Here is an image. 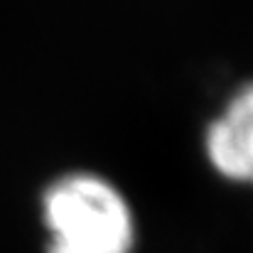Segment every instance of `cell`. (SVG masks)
<instances>
[{
	"mask_svg": "<svg viewBox=\"0 0 253 253\" xmlns=\"http://www.w3.org/2000/svg\"><path fill=\"white\" fill-rule=\"evenodd\" d=\"M49 231L47 253H130L133 214L106 179L74 172L57 179L42 199Z\"/></svg>",
	"mask_w": 253,
	"mask_h": 253,
	"instance_id": "cell-1",
	"label": "cell"
},
{
	"mask_svg": "<svg viewBox=\"0 0 253 253\" xmlns=\"http://www.w3.org/2000/svg\"><path fill=\"white\" fill-rule=\"evenodd\" d=\"M207 155L216 172L249 182L253 172V93L244 86L207 130Z\"/></svg>",
	"mask_w": 253,
	"mask_h": 253,
	"instance_id": "cell-2",
	"label": "cell"
}]
</instances>
